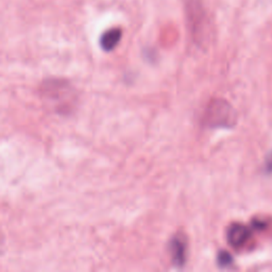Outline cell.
I'll return each mask as SVG.
<instances>
[{
	"mask_svg": "<svg viewBox=\"0 0 272 272\" xmlns=\"http://www.w3.org/2000/svg\"><path fill=\"white\" fill-rule=\"evenodd\" d=\"M170 252L173 263L177 266H182L185 263L186 254V244L184 238L177 236L173 237L170 243Z\"/></svg>",
	"mask_w": 272,
	"mask_h": 272,
	"instance_id": "4",
	"label": "cell"
},
{
	"mask_svg": "<svg viewBox=\"0 0 272 272\" xmlns=\"http://www.w3.org/2000/svg\"><path fill=\"white\" fill-rule=\"evenodd\" d=\"M251 236V232L249 228L241 225V223H233L228 229L227 238L229 244L234 248H240L247 244Z\"/></svg>",
	"mask_w": 272,
	"mask_h": 272,
	"instance_id": "2",
	"label": "cell"
},
{
	"mask_svg": "<svg viewBox=\"0 0 272 272\" xmlns=\"http://www.w3.org/2000/svg\"><path fill=\"white\" fill-rule=\"evenodd\" d=\"M267 168L272 169V155L270 156V158H269L268 161H267Z\"/></svg>",
	"mask_w": 272,
	"mask_h": 272,
	"instance_id": "6",
	"label": "cell"
},
{
	"mask_svg": "<svg viewBox=\"0 0 272 272\" xmlns=\"http://www.w3.org/2000/svg\"><path fill=\"white\" fill-rule=\"evenodd\" d=\"M236 112L228 101L217 99L209 105L204 123L211 128H229L236 123Z\"/></svg>",
	"mask_w": 272,
	"mask_h": 272,
	"instance_id": "1",
	"label": "cell"
},
{
	"mask_svg": "<svg viewBox=\"0 0 272 272\" xmlns=\"http://www.w3.org/2000/svg\"><path fill=\"white\" fill-rule=\"evenodd\" d=\"M218 263L221 266H228L232 263V257L230 256L229 253L227 252H221L218 255Z\"/></svg>",
	"mask_w": 272,
	"mask_h": 272,
	"instance_id": "5",
	"label": "cell"
},
{
	"mask_svg": "<svg viewBox=\"0 0 272 272\" xmlns=\"http://www.w3.org/2000/svg\"><path fill=\"white\" fill-rule=\"evenodd\" d=\"M122 36H123L122 29L113 28L107 30V31H105L101 35V39H100L101 48L105 51H112L114 48L119 44L120 40H122Z\"/></svg>",
	"mask_w": 272,
	"mask_h": 272,
	"instance_id": "3",
	"label": "cell"
}]
</instances>
